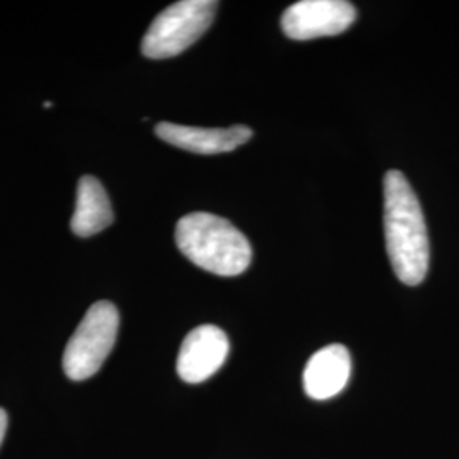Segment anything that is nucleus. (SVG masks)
<instances>
[{
  "label": "nucleus",
  "instance_id": "f03ea898",
  "mask_svg": "<svg viewBox=\"0 0 459 459\" xmlns=\"http://www.w3.org/2000/svg\"><path fill=\"white\" fill-rule=\"evenodd\" d=\"M176 244L191 263L223 278L246 273L252 261L246 235L216 214H186L176 227Z\"/></svg>",
  "mask_w": 459,
  "mask_h": 459
},
{
  "label": "nucleus",
  "instance_id": "7ed1b4c3",
  "mask_svg": "<svg viewBox=\"0 0 459 459\" xmlns=\"http://www.w3.org/2000/svg\"><path fill=\"white\" fill-rule=\"evenodd\" d=\"M216 9L214 0H182L169 5L148 28L142 53L152 60H164L186 51L212 26Z\"/></svg>",
  "mask_w": 459,
  "mask_h": 459
},
{
  "label": "nucleus",
  "instance_id": "20e7f679",
  "mask_svg": "<svg viewBox=\"0 0 459 459\" xmlns=\"http://www.w3.org/2000/svg\"><path fill=\"white\" fill-rule=\"evenodd\" d=\"M119 313L113 303L98 301L83 316L64 352V371L72 381L94 377L115 347Z\"/></svg>",
  "mask_w": 459,
  "mask_h": 459
},
{
  "label": "nucleus",
  "instance_id": "423d86ee",
  "mask_svg": "<svg viewBox=\"0 0 459 459\" xmlns=\"http://www.w3.org/2000/svg\"><path fill=\"white\" fill-rule=\"evenodd\" d=\"M227 333L216 325H201L191 330L178 356V375L182 381L197 385L213 377L229 358Z\"/></svg>",
  "mask_w": 459,
  "mask_h": 459
},
{
  "label": "nucleus",
  "instance_id": "39448f33",
  "mask_svg": "<svg viewBox=\"0 0 459 459\" xmlns=\"http://www.w3.org/2000/svg\"><path fill=\"white\" fill-rule=\"evenodd\" d=\"M356 21V7L345 0H301L288 7L281 19L291 39H315L344 33Z\"/></svg>",
  "mask_w": 459,
  "mask_h": 459
},
{
  "label": "nucleus",
  "instance_id": "6e6552de",
  "mask_svg": "<svg viewBox=\"0 0 459 459\" xmlns=\"http://www.w3.org/2000/svg\"><path fill=\"white\" fill-rule=\"evenodd\" d=\"M351 369V354L344 345L332 344L316 351L303 373L305 394L318 402L333 398L344 390Z\"/></svg>",
  "mask_w": 459,
  "mask_h": 459
},
{
  "label": "nucleus",
  "instance_id": "9b49d317",
  "mask_svg": "<svg viewBox=\"0 0 459 459\" xmlns=\"http://www.w3.org/2000/svg\"><path fill=\"white\" fill-rule=\"evenodd\" d=\"M43 106H45V108H51V102H49V100H47V102H45Z\"/></svg>",
  "mask_w": 459,
  "mask_h": 459
},
{
  "label": "nucleus",
  "instance_id": "9d476101",
  "mask_svg": "<svg viewBox=\"0 0 459 459\" xmlns=\"http://www.w3.org/2000/svg\"><path fill=\"white\" fill-rule=\"evenodd\" d=\"M7 422H9V419H7V411H4V409H0V446H2V441H4V437H5V430H7Z\"/></svg>",
  "mask_w": 459,
  "mask_h": 459
},
{
  "label": "nucleus",
  "instance_id": "0eeeda50",
  "mask_svg": "<svg viewBox=\"0 0 459 459\" xmlns=\"http://www.w3.org/2000/svg\"><path fill=\"white\" fill-rule=\"evenodd\" d=\"M155 133L165 143L197 155L233 152L235 148L246 145L252 138V130L242 125L231 128H195L174 123H159Z\"/></svg>",
  "mask_w": 459,
  "mask_h": 459
},
{
  "label": "nucleus",
  "instance_id": "f257e3e1",
  "mask_svg": "<svg viewBox=\"0 0 459 459\" xmlns=\"http://www.w3.org/2000/svg\"><path fill=\"white\" fill-rule=\"evenodd\" d=\"M385 235L396 278L409 286L420 284L430 255L426 220L411 182L400 170L385 176Z\"/></svg>",
  "mask_w": 459,
  "mask_h": 459
},
{
  "label": "nucleus",
  "instance_id": "1a4fd4ad",
  "mask_svg": "<svg viewBox=\"0 0 459 459\" xmlns=\"http://www.w3.org/2000/svg\"><path fill=\"white\" fill-rule=\"evenodd\" d=\"M113 208L106 189L94 176H83L77 187V206L70 227L77 237H92L113 223Z\"/></svg>",
  "mask_w": 459,
  "mask_h": 459
}]
</instances>
